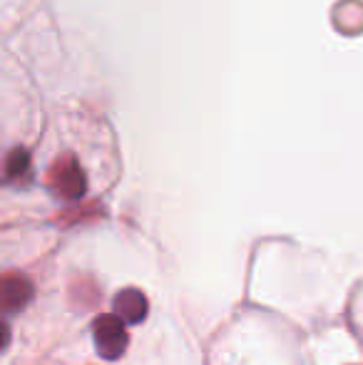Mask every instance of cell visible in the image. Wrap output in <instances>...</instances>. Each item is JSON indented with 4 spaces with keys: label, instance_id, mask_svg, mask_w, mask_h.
I'll return each mask as SVG.
<instances>
[{
    "label": "cell",
    "instance_id": "1",
    "mask_svg": "<svg viewBox=\"0 0 363 365\" xmlns=\"http://www.w3.org/2000/svg\"><path fill=\"white\" fill-rule=\"evenodd\" d=\"M127 323L117 318L115 313L100 316L92 326V338H95V348L105 361H117L125 356L127 351Z\"/></svg>",
    "mask_w": 363,
    "mask_h": 365
},
{
    "label": "cell",
    "instance_id": "2",
    "mask_svg": "<svg viewBox=\"0 0 363 365\" xmlns=\"http://www.w3.org/2000/svg\"><path fill=\"white\" fill-rule=\"evenodd\" d=\"M50 189L63 199H80L85 194V174L73 157L58 159L48 174Z\"/></svg>",
    "mask_w": 363,
    "mask_h": 365
},
{
    "label": "cell",
    "instance_id": "3",
    "mask_svg": "<svg viewBox=\"0 0 363 365\" xmlns=\"http://www.w3.org/2000/svg\"><path fill=\"white\" fill-rule=\"evenodd\" d=\"M0 298H3V308L8 313L20 311L33 298V284L20 274H5L3 284H0Z\"/></svg>",
    "mask_w": 363,
    "mask_h": 365
},
{
    "label": "cell",
    "instance_id": "4",
    "mask_svg": "<svg viewBox=\"0 0 363 365\" xmlns=\"http://www.w3.org/2000/svg\"><path fill=\"white\" fill-rule=\"evenodd\" d=\"M147 296L137 289H125L115 296V316L125 323H142L147 318Z\"/></svg>",
    "mask_w": 363,
    "mask_h": 365
},
{
    "label": "cell",
    "instance_id": "5",
    "mask_svg": "<svg viewBox=\"0 0 363 365\" xmlns=\"http://www.w3.org/2000/svg\"><path fill=\"white\" fill-rule=\"evenodd\" d=\"M28 169H30V154L25 152V149H13V152L8 154V159H5V174H8L10 179H18V177H23Z\"/></svg>",
    "mask_w": 363,
    "mask_h": 365
}]
</instances>
